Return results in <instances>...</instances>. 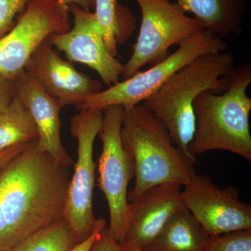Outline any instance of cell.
<instances>
[{
	"label": "cell",
	"instance_id": "obj_1",
	"mask_svg": "<svg viewBox=\"0 0 251 251\" xmlns=\"http://www.w3.org/2000/svg\"><path fill=\"white\" fill-rule=\"evenodd\" d=\"M36 145L32 140L0 170V251L64 219L70 167Z\"/></svg>",
	"mask_w": 251,
	"mask_h": 251
},
{
	"label": "cell",
	"instance_id": "obj_2",
	"mask_svg": "<svg viewBox=\"0 0 251 251\" xmlns=\"http://www.w3.org/2000/svg\"><path fill=\"white\" fill-rule=\"evenodd\" d=\"M234 68L230 52L202 54L175 73L142 103L166 127L175 145L191 158L188 146L196 130L193 102L205 91L225 92Z\"/></svg>",
	"mask_w": 251,
	"mask_h": 251
},
{
	"label": "cell",
	"instance_id": "obj_3",
	"mask_svg": "<svg viewBox=\"0 0 251 251\" xmlns=\"http://www.w3.org/2000/svg\"><path fill=\"white\" fill-rule=\"evenodd\" d=\"M120 135L134 167L130 202L158 185L176 183L184 186L196 174V158L175 145L166 127L143 104L125 109Z\"/></svg>",
	"mask_w": 251,
	"mask_h": 251
},
{
	"label": "cell",
	"instance_id": "obj_4",
	"mask_svg": "<svg viewBox=\"0 0 251 251\" xmlns=\"http://www.w3.org/2000/svg\"><path fill=\"white\" fill-rule=\"evenodd\" d=\"M251 64L234 67L228 87L221 94L205 91L193 102L196 130L188 146L193 158L212 150L235 153L251 162L249 115L251 99Z\"/></svg>",
	"mask_w": 251,
	"mask_h": 251
},
{
	"label": "cell",
	"instance_id": "obj_5",
	"mask_svg": "<svg viewBox=\"0 0 251 251\" xmlns=\"http://www.w3.org/2000/svg\"><path fill=\"white\" fill-rule=\"evenodd\" d=\"M224 39L205 29L198 31L179 45L175 52L145 72L118 82L107 90L83 97L75 105L79 111L103 110L112 105L129 108L142 103L156 92L175 73L202 54L226 51Z\"/></svg>",
	"mask_w": 251,
	"mask_h": 251
},
{
	"label": "cell",
	"instance_id": "obj_6",
	"mask_svg": "<svg viewBox=\"0 0 251 251\" xmlns=\"http://www.w3.org/2000/svg\"><path fill=\"white\" fill-rule=\"evenodd\" d=\"M135 1L141 11L139 35L133 45V53L124 65L123 80L130 78L147 64L153 66L168 55L174 45L204 29L195 18L171 0H130Z\"/></svg>",
	"mask_w": 251,
	"mask_h": 251
},
{
	"label": "cell",
	"instance_id": "obj_7",
	"mask_svg": "<svg viewBox=\"0 0 251 251\" xmlns=\"http://www.w3.org/2000/svg\"><path fill=\"white\" fill-rule=\"evenodd\" d=\"M103 111L88 109L71 120V133L77 142V158L68 188L64 219L80 243L90 237L97 226L93 211L96 163L94 144L103 126Z\"/></svg>",
	"mask_w": 251,
	"mask_h": 251
},
{
	"label": "cell",
	"instance_id": "obj_8",
	"mask_svg": "<svg viewBox=\"0 0 251 251\" xmlns=\"http://www.w3.org/2000/svg\"><path fill=\"white\" fill-rule=\"evenodd\" d=\"M102 111L103 126L99 134L102 151L98 162V182L108 202L109 233L120 244L125 238L128 224V186L134 177V167L122 146L120 135L125 108L112 105Z\"/></svg>",
	"mask_w": 251,
	"mask_h": 251
},
{
	"label": "cell",
	"instance_id": "obj_9",
	"mask_svg": "<svg viewBox=\"0 0 251 251\" xmlns=\"http://www.w3.org/2000/svg\"><path fill=\"white\" fill-rule=\"evenodd\" d=\"M70 29L68 6L57 0H31L14 27L0 39V75L15 80L43 41Z\"/></svg>",
	"mask_w": 251,
	"mask_h": 251
},
{
	"label": "cell",
	"instance_id": "obj_10",
	"mask_svg": "<svg viewBox=\"0 0 251 251\" xmlns=\"http://www.w3.org/2000/svg\"><path fill=\"white\" fill-rule=\"evenodd\" d=\"M184 206L211 237L251 229V206L232 185L220 188L196 173L182 189Z\"/></svg>",
	"mask_w": 251,
	"mask_h": 251
},
{
	"label": "cell",
	"instance_id": "obj_11",
	"mask_svg": "<svg viewBox=\"0 0 251 251\" xmlns=\"http://www.w3.org/2000/svg\"><path fill=\"white\" fill-rule=\"evenodd\" d=\"M68 9L74 16V27L67 32L50 36L54 49L64 52L69 62L81 63L94 69L104 85L110 87L120 82L124 64L109 52L94 13L75 4L69 5Z\"/></svg>",
	"mask_w": 251,
	"mask_h": 251
},
{
	"label": "cell",
	"instance_id": "obj_12",
	"mask_svg": "<svg viewBox=\"0 0 251 251\" xmlns=\"http://www.w3.org/2000/svg\"><path fill=\"white\" fill-rule=\"evenodd\" d=\"M49 37L31 54L25 72L57 99L62 108L75 105L83 97L103 90L101 82L79 72L72 62L63 59Z\"/></svg>",
	"mask_w": 251,
	"mask_h": 251
},
{
	"label": "cell",
	"instance_id": "obj_13",
	"mask_svg": "<svg viewBox=\"0 0 251 251\" xmlns=\"http://www.w3.org/2000/svg\"><path fill=\"white\" fill-rule=\"evenodd\" d=\"M182 186L166 183L149 188L129 203L128 224L120 245L143 250L176 211L184 207Z\"/></svg>",
	"mask_w": 251,
	"mask_h": 251
},
{
	"label": "cell",
	"instance_id": "obj_14",
	"mask_svg": "<svg viewBox=\"0 0 251 251\" xmlns=\"http://www.w3.org/2000/svg\"><path fill=\"white\" fill-rule=\"evenodd\" d=\"M15 80L18 96L27 106L37 128L36 148L61 164L72 166L74 161L61 141L59 115L62 105L25 71Z\"/></svg>",
	"mask_w": 251,
	"mask_h": 251
},
{
	"label": "cell",
	"instance_id": "obj_15",
	"mask_svg": "<svg viewBox=\"0 0 251 251\" xmlns=\"http://www.w3.org/2000/svg\"><path fill=\"white\" fill-rule=\"evenodd\" d=\"M185 12L194 18L206 31L220 37L242 33L246 0H174Z\"/></svg>",
	"mask_w": 251,
	"mask_h": 251
},
{
	"label": "cell",
	"instance_id": "obj_16",
	"mask_svg": "<svg viewBox=\"0 0 251 251\" xmlns=\"http://www.w3.org/2000/svg\"><path fill=\"white\" fill-rule=\"evenodd\" d=\"M211 236L186 206L166 223L143 251H205Z\"/></svg>",
	"mask_w": 251,
	"mask_h": 251
},
{
	"label": "cell",
	"instance_id": "obj_17",
	"mask_svg": "<svg viewBox=\"0 0 251 251\" xmlns=\"http://www.w3.org/2000/svg\"><path fill=\"white\" fill-rule=\"evenodd\" d=\"M95 14L103 34L104 42L113 57L117 55V45L123 44L135 29L134 15L119 0H94Z\"/></svg>",
	"mask_w": 251,
	"mask_h": 251
},
{
	"label": "cell",
	"instance_id": "obj_18",
	"mask_svg": "<svg viewBox=\"0 0 251 251\" xmlns=\"http://www.w3.org/2000/svg\"><path fill=\"white\" fill-rule=\"evenodd\" d=\"M38 137L35 122L17 95L0 115V151L18 144L29 143Z\"/></svg>",
	"mask_w": 251,
	"mask_h": 251
},
{
	"label": "cell",
	"instance_id": "obj_19",
	"mask_svg": "<svg viewBox=\"0 0 251 251\" xmlns=\"http://www.w3.org/2000/svg\"><path fill=\"white\" fill-rule=\"evenodd\" d=\"M77 242L65 219L41 229L10 251H69Z\"/></svg>",
	"mask_w": 251,
	"mask_h": 251
},
{
	"label": "cell",
	"instance_id": "obj_20",
	"mask_svg": "<svg viewBox=\"0 0 251 251\" xmlns=\"http://www.w3.org/2000/svg\"><path fill=\"white\" fill-rule=\"evenodd\" d=\"M205 251H251V229L213 236Z\"/></svg>",
	"mask_w": 251,
	"mask_h": 251
},
{
	"label": "cell",
	"instance_id": "obj_21",
	"mask_svg": "<svg viewBox=\"0 0 251 251\" xmlns=\"http://www.w3.org/2000/svg\"><path fill=\"white\" fill-rule=\"evenodd\" d=\"M31 0H0V39L16 25V18L21 16Z\"/></svg>",
	"mask_w": 251,
	"mask_h": 251
},
{
	"label": "cell",
	"instance_id": "obj_22",
	"mask_svg": "<svg viewBox=\"0 0 251 251\" xmlns=\"http://www.w3.org/2000/svg\"><path fill=\"white\" fill-rule=\"evenodd\" d=\"M17 95L16 80L0 75V115L9 108Z\"/></svg>",
	"mask_w": 251,
	"mask_h": 251
},
{
	"label": "cell",
	"instance_id": "obj_23",
	"mask_svg": "<svg viewBox=\"0 0 251 251\" xmlns=\"http://www.w3.org/2000/svg\"><path fill=\"white\" fill-rule=\"evenodd\" d=\"M90 251H120L119 244L109 233L105 227L99 234L92 245Z\"/></svg>",
	"mask_w": 251,
	"mask_h": 251
},
{
	"label": "cell",
	"instance_id": "obj_24",
	"mask_svg": "<svg viewBox=\"0 0 251 251\" xmlns=\"http://www.w3.org/2000/svg\"><path fill=\"white\" fill-rule=\"evenodd\" d=\"M105 227H106V221L103 219H99L97 226L90 237L77 244L69 251H90L94 242Z\"/></svg>",
	"mask_w": 251,
	"mask_h": 251
},
{
	"label": "cell",
	"instance_id": "obj_25",
	"mask_svg": "<svg viewBox=\"0 0 251 251\" xmlns=\"http://www.w3.org/2000/svg\"><path fill=\"white\" fill-rule=\"evenodd\" d=\"M29 143L18 144V145L10 147V148L0 151V170L6 166L15 156H17L18 153H21L27 148Z\"/></svg>",
	"mask_w": 251,
	"mask_h": 251
},
{
	"label": "cell",
	"instance_id": "obj_26",
	"mask_svg": "<svg viewBox=\"0 0 251 251\" xmlns=\"http://www.w3.org/2000/svg\"><path fill=\"white\" fill-rule=\"evenodd\" d=\"M59 4L64 6L70 4H75L80 6L85 11H90V9L94 6V0H57Z\"/></svg>",
	"mask_w": 251,
	"mask_h": 251
},
{
	"label": "cell",
	"instance_id": "obj_27",
	"mask_svg": "<svg viewBox=\"0 0 251 251\" xmlns=\"http://www.w3.org/2000/svg\"><path fill=\"white\" fill-rule=\"evenodd\" d=\"M119 249H120V251H143V250H140V249L125 247V246L120 245V244H119Z\"/></svg>",
	"mask_w": 251,
	"mask_h": 251
}]
</instances>
